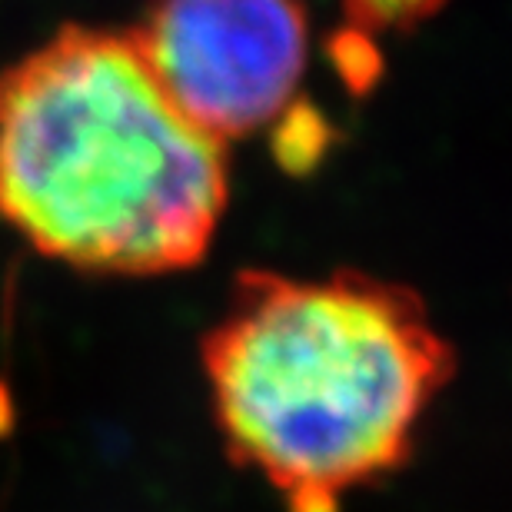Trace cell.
Listing matches in <instances>:
<instances>
[{
	"instance_id": "cell-2",
	"label": "cell",
	"mask_w": 512,
	"mask_h": 512,
	"mask_svg": "<svg viewBox=\"0 0 512 512\" xmlns=\"http://www.w3.org/2000/svg\"><path fill=\"white\" fill-rule=\"evenodd\" d=\"M453 366L419 296L366 273H243L203 343L230 453L290 512H336L403 463Z\"/></svg>"
},
{
	"instance_id": "cell-3",
	"label": "cell",
	"mask_w": 512,
	"mask_h": 512,
	"mask_svg": "<svg viewBox=\"0 0 512 512\" xmlns=\"http://www.w3.org/2000/svg\"><path fill=\"white\" fill-rule=\"evenodd\" d=\"M130 40L180 114L227 143L290 107L310 20L300 0H157Z\"/></svg>"
},
{
	"instance_id": "cell-1",
	"label": "cell",
	"mask_w": 512,
	"mask_h": 512,
	"mask_svg": "<svg viewBox=\"0 0 512 512\" xmlns=\"http://www.w3.org/2000/svg\"><path fill=\"white\" fill-rule=\"evenodd\" d=\"M227 197V143L180 114L130 34L64 27L0 74V220L50 260L187 270Z\"/></svg>"
},
{
	"instance_id": "cell-4",
	"label": "cell",
	"mask_w": 512,
	"mask_h": 512,
	"mask_svg": "<svg viewBox=\"0 0 512 512\" xmlns=\"http://www.w3.org/2000/svg\"><path fill=\"white\" fill-rule=\"evenodd\" d=\"M446 0H343V27H340V60L350 84H366L376 74V40L386 34H409L426 24Z\"/></svg>"
}]
</instances>
